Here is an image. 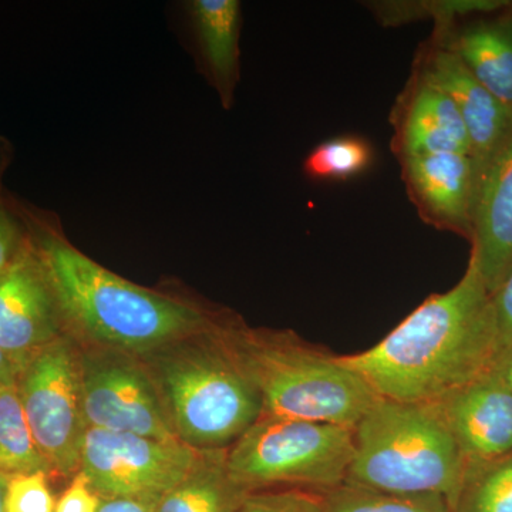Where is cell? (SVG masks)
Wrapping results in <instances>:
<instances>
[{
  "instance_id": "cell-3",
  "label": "cell",
  "mask_w": 512,
  "mask_h": 512,
  "mask_svg": "<svg viewBox=\"0 0 512 512\" xmlns=\"http://www.w3.org/2000/svg\"><path fill=\"white\" fill-rule=\"evenodd\" d=\"M140 357L187 446L228 450L261 419V397L225 346L220 323Z\"/></svg>"
},
{
  "instance_id": "cell-24",
  "label": "cell",
  "mask_w": 512,
  "mask_h": 512,
  "mask_svg": "<svg viewBox=\"0 0 512 512\" xmlns=\"http://www.w3.org/2000/svg\"><path fill=\"white\" fill-rule=\"evenodd\" d=\"M237 512H325L323 493L299 488L252 491Z\"/></svg>"
},
{
  "instance_id": "cell-21",
  "label": "cell",
  "mask_w": 512,
  "mask_h": 512,
  "mask_svg": "<svg viewBox=\"0 0 512 512\" xmlns=\"http://www.w3.org/2000/svg\"><path fill=\"white\" fill-rule=\"evenodd\" d=\"M454 512H512V453L468 467Z\"/></svg>"
},
{
  "instance_id": "cell-25",
  "label": "cell",
  "mask_w": 512,
  "mask_h": 512,
  "mask_svg": "<svg viewBox=\"0 0 512 512\" xmlns=\"http://www.w3.org/2000/svg\"><path fill=\"white\" fill-rule=\"evenodd\" d=\"M26 244L25 225L13 208L12 200L0 192V272L18 258Z\"/></svg>"
},
{
  "instance_id": "cell-15",
  "label": "cell",
  "mask_w": 512,
  "mask_h": 512,
  "mask_svg": "<svg viewBox=\"0 0 512 512\" xmlns=\"http://www.w3.org/2000/svg\"><path fill=\"white\" fill-rule=\"evenodd\" d=\"M393 124V147L399 160L443 153L471 156L470 138L456 103L420 74L414 73Z\"/></svg>"
},
{
  "instance_id": "cell-22",
  "label": "cell",
  "mask_w": 512,
  "mask_h": 512,
  "mask_svg": "<svg viewBox=\"0 0 512 512\" xmlns=\"http://www.w3.org/2000/svg\"><path fill=\"white\" fill-rule=\"evenodd\" d=\"M373 157V148L365 138H332L313 148L303 163V170L313 180L345 181L369 170Z\"/></svg>"
},
{
  "instance_id": "cell-23",
  "label": "cell",
  "mask_w": 512,
  "mask_h": 512,
  "mask_svg": "<svg viewBox=\"0 0 512 512\" xmlns=\"http://www.w3.org/2000/svg\"><path fill=\"white\" fill-rule=\"evenodd\" d=\"M45 471L9 478L5 512H55L56 500Z\"/></svg>"
},
{
  "instance_id": "cell-19",
  "label": "cell",
  "mask_w": 512,
  "mask_h": 512,
  "mask_svg": "<svg viewBox=\"0 0 512 512\" xmlns=\"http://www.w3.org/2000/svg\"><path fill=\"white\" fill-rule=\"evenodd\" d=\"M39 471L52 477L33 440L16 384H12L0 390V476L12 478Z\"/></svg>"
},
{
  "instance_id": "cell-5",
  "label": "cell",
  "mask_w": 512,
  "mask_h": 512,
  "mask_svg": "<svg viewBox=\"0 0 512 512\" xmlns=\"http://www.w3.org/2000/svg\"><path fill=\"white\" fill-rule=\"evenodd\" d=\"M353 436L346 484L386 494L436 495L454 510L466 458L433 406L377 397Z\"/></svg>"
},
{
  "instance_id": "cell-17",
  "label": "cell",
  "mask_w": 512,
  "mask_h": 512,
  "mask_svg": "<svg viewBox=\"0 0 512 512\" xmlns=\"http://www.w3.org/2000/svg\"><path fill=\"white\" fill-rule=\"evenodd\" d=\"M192 12L205 63L228 107L238 80L241 5L237 0H195Z\"/></svg>"
},
{
  "instance_id": "cell-9",
  "label": "cell",
  "mask_w": 512,
  "mask_h": 512,
  "mask_svg": "<svg viewBox=\"0 0 512 512\" xmlns=\"http://www.w3.org/2000/svg\"><path fill=\"white\" fill-rule=\"evenodd\" d=\"M80 367L89 429L178 440L160 390L140 356L80 346Z\"/></svg>"
},
{
  "instance_id": "cell-16",
  "label": "cell",
  "mask_w": 512,
  "mask_h": 512,
  "mask_svg": "<svg viewBox=\"0 0 512 512\" xmlns=\"http://www.w3.org/2000/svg\"><path fill=\"white\" fill-rule=\"evenodd\" d=\"M434 43L453 52L485 89L512 107V13L437 30Z\"/></svg>"
},
{
  "instance_id": "cell-31",
  "label": "cell",
  "mask_w": 512,
  "mask_h": 512,
  "mask_svg": "<svg viewBox=\"0 0 512 512\" xmlns=\"http://www.w3.org/2000/svg\"><path fill=\"white\" fill-rule=\"evenodd\" d=\"M10 160H12V147L6 138L0 136V192L2 191V177L8 170Z\"/></svg>"
},
{
  "instance_id": "cell-7",
  "label": "cell",
  "mask_w": 512,
  "mask_h": 512,
  "mask_svg": "<svg viewBox=\"0 0 512 512\" xmlns=\"http://www.w3.org/2000/svg\"><path fill=\"white\" fill-rule=\"evenodd\" d=\"M16 389L40 454L53 476L80 471L84 416L80 346L69 335L29 357L16 372Z\"/></svg>"
},
{
  "instance_id": "cell-8",
  "label": "cell",
  "mask_w": 512,
  "mask_h": 512,
  "mask_svg": "<svg viewBox=\"0 0 512 512\" xmlns=\"http://www.w3.org/2000/svg\"><path fill=\"white\" fill-rule=\"evenodd\" d=\"M207 450L180 440L87 429L80 471L104 498L156 501L200 463Z\"/></svg>"
},
{
  "instance_id": "cell-32",
  "label": "cell",
  "mask_w": 512,
  "mask_h": 512,
  "mask_svg": "<svg viewBox=\"0 0 512 512\" xmlns=\"http://www.w3.org/2000/svg\"><path fill=\"white\" fill-rule=\"evenodd\" d=\"M9 478L0 476V512H5V493Z\"/></svg>"
},
{
  "instance_id": "cell-1",
  "label": "cell",
  "mask_w": 512,
  "mask_h": 512,
  "mask_svg": "<svg viewBox=\"0 0 512 512\" xmlns=\"http://www.w3.org/2000/svg\"><path fill=\"white\" fill-rule=\"evenodd\" d=\"M500 338L476 262L450 291L430 296L373 348L339 356L383 399L434 404L490 372Z\"/></svg>"
},
{
  "instance_id": "cell-30",
  "label": "cell",
  "mask_w": 512,
  "mask_h": 512,
  "mask_svg": "<svg viewBox=\"0 0 512 512\" xmlns=\"http://www.w3.org/2000/svg\"><path fill=\"white\" fill-rule=\"evenodd\" d=\"M16 384V367L8 356L0 349V390Z\"/></svg>"
},
{
  "instance_id": "cell-20",
  "label": "cell",
  "mask_w": 512,
  "mask_h": 512,
  "mask_svg": "<svg viewBox=\"0 0 512 512\" xmlns=\"http://www.w3.org/2000/svg\"><path fill=\"white\" fill-rule=\"evenodd\" d=\"M325 512H454L436 495L379 493L356 485L342 484L323 493Z\"/></svg>"
},
{
  "instance_id": "cell-27",
  "label": "cell",
  "mask_w": 512,
  "mask_h": 512,
  "mask_svg": "<svg viewBox=\"0 0 512 512\" xmlns=\"http://www.w3.org/2000/svg\"><path fill=\"white\" fill-rule=\"evenodd\" d=\"M500 349L512 345V266L501 285L491 295Z\"/></svg>"
},
{
  "instance_id": "cell-12",
  "label": "cell",
  "mask_w": 512,
  "mask_h": 512,
  "mask_svg": "<svg viewBox=\"0 0 512 512\" xmlns=\"http://www.w3.org/2000/svg\"><path fill=\"white\" fill-rule=\"evenodd\" d=\"M416 73L436 84L456 103L480 180L485 165L512 130V107L485 89L453 52L434 42L421 53Z\"/></svg>"
},
{
  "instance_id": "cell-11",
  "label": "cell",
  "mask_w": 512,
  "mask_h": 512,
  "mask_svg": "<svg viewBox=\"0 0 512 512\" xmlns=\"http://www.w3.org/2000/svg\"><path fill=\"white\" fill-rule=\"evenodd\" d=\"M430 406L456 440L467 468L512 453V393L493 373H485Z\"/></svg>"
},
{
  "instance_id": "cell-10",
  "label": "cell",
  "mask_w": 512,
  "mask_h": 512,
  "mask_svg": "<svg viewBox=\"0 0 512 512\" xmlns=\"http://www.w3.org/2000/svg\"><path fill=\"white\" fill-rule=\"evenodd\" d=\"M55 292L30 248L0 272V349L16 367L66 336Z\"/></svg>"
},
{
  "instance_id": "cell-29",
  "label": "cell",
  "mask_w": 512,
  "mask_h": 512,
  "mask_svg": "<svg viewBox=\"0 0 512 512\" xmlns=\"http://www.w3.org/2000/svg\"><path fill=\"white\" fill-rule=\"evenodd\" d=\"M490 372L512 393V345L501 348L495 356Z\"/></svg>"
},
{
  "instance_id": "cell-26",
  "label": "cell",
  "mask_w": 512,
  "mask_h": 512,
  "mask_svg": "<svg viewBox=\"0 0 512 512\" xmlns=\"http://www.w3.org/2000/svg\"><path fill=\"white\" fill-rule=\"evenodd\" d=\"M100 504L101 498L94 493L83 471H79L57 498L55 512H97Z\"/></svg>"
},
{
  "instance_id": "cell-28",
  "label": "cell",
  "mask_w": 512,
  "mask_h": 512,
  "mask_svg": "<svg viewBox=\"0 0 512 512\" xmlns=\"http://www.w3.org/2000/svg\"><path fill=\"white\" fill-rule=\"evenodd\" d=\"M156 501L137 498H104L97 512H156Z\"/></svg>"
},
{
  "instance_id": "cell-6",
  "label": "cell",
  "mask_w": 512,
  "mask_h": 512,
  "mask_svg": "<svg viewBox=\"0 0 512 512\" xmlns=\"http://www.w3.org/2000/svg\"><path fill=\"white\" fill-rule=\"evenodd\" d=\"M355 454L348 427L261 417L227 450L232 480L248 491L276 487L328 493L345 484Z\"/></svg>"
},
{
  "instance_id": "cell-4",
  "label": "cell",
  "mask_w": 512,
  "mask_h": 512,
  "mask_svg": "<svg viewBox=\"0 0 512 512\" xmlns=\"http://www.w3.org/2000/svg\"><path fill=\"white\" fill-rule=\"evenodd\" d=\"M220 335L261 397V417L355 430L379 397L339 356L308 348L285 333L220 325Z\"/></svg>"
},
{
  "instance_id": "cell-13",
  "label": "cell",
  "mask_w": 512,
  "mask_h": 512,
  "mask_svg": "<svg viewBox=\"0 0 512 512\" xmlns=\"http://www.w3.org/2000/svg\"><path fill=\"white\" fill-rule=\"evenodd\" d=\"M404 183L420 217L433 227L471 237L478 174L473 157L461 153L403 158Z\"/></svg>"
},
{
  "instance_id": "cell-2",
  "label": "cell",
  "mask_w": 512,
  "mask_h": 512,
  "mask_svg": "<svg viewBox=\"0 0 512 512\" xmlns=\"http://www.w3.org/2000/svg\"><path fill=\"white\" fill-rule=\"evenodd\" d=\"M10 200L55 292L64 329L82 348L146 355L217 323L190 302L113 274L70 244L53 215Z\"/></svg>"
},
{
  "instance_id": "cell-14",
  "label": "cell",
  "mask_w": 512,
  "mask_h": 512,
  "mask_svg": "<svg viewBox=\"0 0 512 512\" xmlns=\"http://www.w3.org/2000/svg\"><path fill=\"white\" fill-rule=\"evenodd\" d=\"M470 258L493 295L512 266V130L478 180Z\"/></svg>"
},
{
  "instance_id": "cell-18",
  "label": "cell",
  "mask_w": 512,
  "mask_h": 512,
  "mask_svg": "<svg viewBox=\"0 0 512 512\" xmlns=\"http://www.w3.org/2000/svg\"><path fill=\"white\" fill-rule=\"evenodd\" d=\"M227 450H207L187 477L158 500L156 512H237L251 493L232 480Z\"/></svg>"
}]
</instances>
